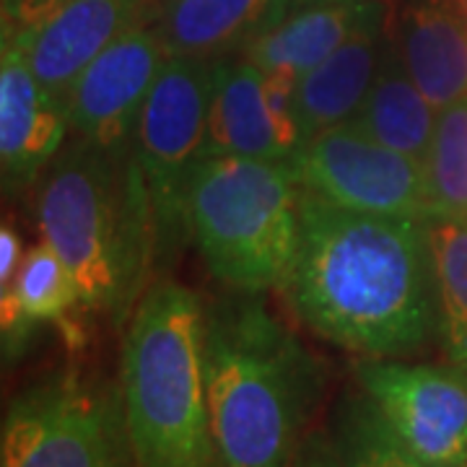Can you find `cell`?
<instances>
[{
  "instance_id": "1",
  "label": "cell",
  "mask_w": 467,
  "mask_h": 467,
  "mask_svg": "<svg viewBox=\"0 0 467 467\" xmlns=\"http://www.w3.org/2000/svg\"><path fill=\"white\" fill-rule=\"evenodd\" d=\"M278 291L312 333L364 358H402L439 330L426 221L301 192L299 244Z\"/></svg>"
},
{
  "instance_id": "2",
  "label": "cell",
  "mask_w": 467,
  "mask_h": 467,
  "mask_svg": "<svg viewBox=\"0 0 467 467\" xmlns=\"http://www.w3.org/2000/svg\"><path fill=\"white\" fill-rule=\"evenodd\" d=\"M260 294L205 309V384L221 467H299L319 400L315 358Z\"/></svg>"
},
{
  "instance_id": "3",
  "label": "cell",
  "mask_w": 467,
  "mask_h": 467,
  "mask_svg": "<svg viewBox=\"0 0 467 467\" xmlns=\"http://www.w3.org/2000/svg\"><path fill=\"white\" fill-rule=\"evenodd\" d=\"M36 226L81 288L84 309L128 325L156 270V234L130 153L67 138L36 180Z\"/></svg>"
},
{
  "instance_id": "4",
  "label": "cell",
  "mask_w": 467,
  "mask_h": 467,
  "mask_svg": "<svg viewBox=\"0 0 467 467\" xmlns=\"http://www.w3.org/2000/svg\"><path fill=\"white\" fill-rule=\"evenodd\" d=\"M119 392L138 467H221L205 384V306L153 281L125 325Z\"/></svg>"
},
{
  "instance_id": "5",
  "label": "cell",
  "mask_w": 467,
  "mask_h": 467,
  "mask_svg": "<svg viewBox=\"0 0 467 467\" xmlns=\"http://www.w3.org/2000/svg\"><path fill=\"white\" fill-rule=\"evenodd\" d=\"M301 190L281 161L201 159L190 192V242L218 284L236 294L281 288L299 244Z\"/></svg>"
},
{
  "instance_id": "6",
  "label": "cell",
  "mask_w": 467,
  "mask_h": 467,
  "mask_svg": "<svg viewBox=\"0 0 467 467\" xmlns=\"http://www.w3.org/2000/svg\"><path fill=\"white\" fill-rule=\"evenodd\" d=\"M0 467H138L119 382L67 368L26 387L3 416Z\"/></svg>"
},
{
  "instance_id": "7",
  "label": "cell",
  "mask_w": 467,
  "mask_h": 467,
  "mask_svg": "<svg viewBox=\"0 0 467 467\" xmlns=\"http://www.w3.org/2000/svg\"><path fill=\"white\" fill-rule=\"evenodd\" d=\"M218 60L167 57L133 135V156L150 205L156 265H169L190 242L187 192L202 159Z\"/></svg>"
},
{
  "instance_id": "8",
  "label": "cell",
  "mask_w": 467,
  "mask_h": 467,
  "mask_svg": "<svg viewBox=\"0 0 467 467\" xmlns=\"http://www.w3.org/2000/svg\"><path fill=\"white\" fill-rule=\"evenodd\" d=\"M285 167L301 192L337 208L413 221L431 218L423 164L348 122L306 140Z\"/></svg>"
},
{
  "instance_id": "9",
  "label": "cell",
  "mask_w": 467,
  "mask_h": 467,
  "mask_svg": "<svg viewBox=\"0 0 467 467\" xmlns=\"http://www.w3.org/2000/svg\"><path fill=\"white\" fill-rule=\"evenodd\" d=\"M356 379L384 431L410 457L429 467H467L465 368L364 358Z\"/></svg>"
},
{
  "instance_id": "10",
  "label": "cell",
  "mask_w": 467,
  "mask_h": 467,
  "mask_svg": "<svg viewBox=\"0 0 467 467\" xmlns=\"http://www.w3.org/2000/svg\"><path fill=\"white\" fill-rule=\"evenodd\" d=\"M159 8L161 0H14L3 5V34L16 39L42 84L67 97L101 50Z\"/></svg>"
},
{
  "instance_id": "11",
  "label": "cell",
  "mask_w": 467,
  "mask_h": 467,
  "mask_svg": "<svg viewBox=\"0 0 467 467\" xmlns=\"http://www.w3.org/2000/svg\"><path fill=\"white\" fill-rule=\"evenodd\" d=\"M167 57L156 18L101 50L67 88L70 138L109 153H130L138 117Z\"/></svg>"
},
{
  "instance_id": "12",
  "label": "cell",
  "mask_w": 467,
  "mask_h": 467,
  "mask_svg": "<svg viewBox=\"0 0 467 467\" xmlns=\"http://www.w3.org/2000/svg\"><path fill=\"white\" fill-rule=\"evenodd\" d=\"M70 138L67 97L39 81L14 36L0 39V169L3 187L36 182Z\"/></svg>"
},
{
  "instance_id": "13",
  "label": "cell",
  "mask_w": 467,
  "mask_h": 467,
  "mask_svg": "<svg viewBox=\"0 0 467 467\" xmlns=\"http://www.w3.org/2000/svg\"><path fill=\"white\" fill-rule=\"evenodd\" d=\"M389 0H291L285 14L242 57L265 70L299 78L356 34L389 18Z\"/></svg>"
},
{
  "instance_id": "14",
  "label": "cell",
  "mask_w": 467,
  "mask_h": 467,
  "mask_svg": "<svg viewBox=\"0 0 467 467\" xmlns=\"http://www.w3.org/2000/svg\"><path fill=\"white\" fill-rule=\"evenodd\" d=\"M389 36L423 97L441 112L467 97V21L450 0H389Z\"/></svg>"
},
{
  "instance_id": "15",
  "label": "cell",
  "mask_w": 467,
  "mask_h": 467,
  "mask_svg": "<svg viewBox=\"0 0 467 467\" xmlns=\"http://www.w3.org/2000/svg\"><path fill=\"white\" fill-rule=\"evenodd\" d=\"M208 156H244L281 164L291 159L267 109L265 70L242 55L218 60L202 143V159Z\"/></svg>"
},
{
  "instance_id": "16",
  "label": "cell",
  "mask_w": 467,
  "mask_h": 467,
  "mask_svg": "<svg viewBox=\"0 0 467 467\" xmlns=\"http://www.w3.org/2000/svg\"><path fill=\"white\" fill-rule=\"evenodd\" d=\"M387 36L389 18L356 34L327 60L296 78L294 112L301 146L356 117L379 70Z\"/></svg>"
},
{
  "instance_id": "17",
  "label": "cell",
  "mask_w": 467,
  "mask_h": 467,
  "mask_svg": "<svg viewBox=\"0 0 467 467\" xmlns=\"http://www.w3.org/2000/svg\"><path fill=\"white\" fill-rule=\"evenodd\" d=\"M291 0H161L156 29L169 57L221 60L250 47Z\"/></svg>"
},
{
  "instance_id": "18",
  "label": "cell",
  "mask_w": 467,
  "mask_h": 467,
  "mask_svg": "<svg viewBox=\"0 0 467 467\" xmlns=\"http://www.w3.org/2000/svg\"><path fill=\"white\" fill-rule=\"evenodd\" d=\"M436 117L439 109L408 76L392 36H387L374 84L348 125L423 164L434 138Z\"/></svg>"
},
{
  "instance_id": "19",
  "label": "cell",
  "mask_w": 467,
  "mask_h": 467,
  "mask_svg": "<svg viewBox=\"0 0 467 467\" xmlns=\"http://www.w3.org/2000/svg\"><path fill=\"white\" fill-rule=\"evenodd\" d=\"M0 322H3V348L5 356L16 353L39 322H60L70 309L84 306L81 288L76 284L70 267L39 239L24 254L14 284L0 288Z\"/></svg>"
},
{
  "instance_id": "20",
  "label": "cell",
  "mask_w": 467,
  "mask_h": 467,
  "mask_svg": "<svg viewBox=\"0 0 467 467\" xmlns=\"http://www.w3.org/2000/svg\"><path fill=\"white\" fill-rule=\"evenodd\" d=\"M434 257L439 333L454 367H467V221H426Z\"/></svg>"
},
{
  "instance_id": "21",
  "label": "cell",
  "mask_w": 467,
  "mask_h": 467,
  "mask_svg": "<svg viewBox=\"0 0 467 467\" xmlns=\"http://www.w3.org/2000/svg\"><path fill=\"white\" fill-rule=\"evenodd\" d=\"M423 171L431 218L467 221V97L444 107L436 117Z\"/></svg>"
},
{
  "instance_id": "22",
  "label": "cell",
  "mask_w": 467,
  "mask_h": 467,
  "mask_svg": "<svg viewBox=\"0 0 467 467\" xmlns=\"http://www.w3.org/2000/svg\"><path fill=\"white\" fill-rule=\"evenodd\" d=\"M348 467H429L418 462L402 450L392 436L384 431L379 418L364 405V410L353 418L348 434Z\"/></svg>"
},
{
  "instance_id": "23",
  "label": "cell",
  "mask_w": 467,
  "mask_h": 467,
  "mask_svg": "<svg viewBox=\"0 0 467 467\" xmlns=\"http://www.w3.org/2000/svg\"><path fill=\"white\" fill-rule=\"evenodd\" d=\"M24 247H21V236L18 232L5 221L0 229V288L14 284L18 267L24 263Z\"/></svg>"
},
{
  "instance_id": "24",
  "label": "cell",
  "mask_w": 467,
  "mask_h": 467,
  "mask_svg": "<svg viewBox=\"0 0 467 467\" xmlns=\"http://www.w3.org/2000/svg\"><path fill=\"white\" fill-rule=\"evenodd\" d=\"M301 467H348V465H340L337 460L333 457H327V454H317V457H312V460H306Z\"/></svg>"
},
{
  "instance_id": "25",
  "label": "cell",
  "mask_w": 467,
  "mask_h": 467,
  "mask_svg": "<svg viewBox=\"0 0 467 467\" xmlns=\"http://www.w3.org/2000/svg\"><path fill=\"white\" fill-rule=\"evenodd\" d=\"M450 3L457 8V14L467 21V0H450Z\"/></svg>"
},
{
  "instance_id": "26",
  "label": "cell",
  "mask_w": 467,
  "mask_h": 467,
  "mask_svg": "<svg viewBox=\"0 0 467 467\" xmlns=\"http://www.w3.org/2000/svg\"><path fill=\"white\" fill-rule=\"evenodd\" d=\"M8 3H14V0H3V5H8Z\"/></svg>"
},
{
  "instance_id": "27",
  "label": "cell",
  "mask_w": 467,
  "mask_h": 467,
  "mask_svg": "<svg viewBox=\"0 0 467 467\" xmlns=\"http://www.w3.org/2000/svg\"><path fill=\"white\" fill-rule=\"evenodd\" d=\"M465 374H467V367H465Z\"/></svg>"
}]
</instances>
